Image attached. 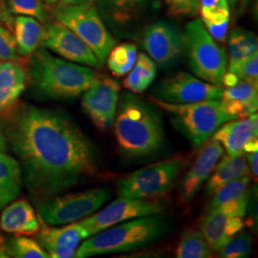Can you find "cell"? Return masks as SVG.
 Listing matches in <instances>:
<instances>
[{"instance_id": "6da1fadb", "label": "cell", "mask_w": 258, "mask_h": 258, "mask_svg": "<svg viewBox=\"0 0 258 258\" xmlns=\"http://www.w3.org/2000/svg\"><path fill=\"white\" fill-rule=\"evenodd\" d=\"M4 135L19 159L23 183L39 201L87 181L98 170L91 141L61 111L21 106L7 119Z\"/></svg>"}, {"instance_id": "7a4b0ae2", "label": "cell", "mask_w": 258, "mask_h": 258, "mask_svg": "<svg viewBox=\"0 0 258 258\" xmlns=\"http://www.w3.org/2000/svg\"><path fill=\"white\" fill-rule=\"evenodd\" d=\"M113 125L118 147L125 156H149L164 146L165 130L160 115L132 92L121 95Z\"/></svg>"}, {"instance_id": "3957f363", "label": "cell", "mask_w": 258, "mask_h": 258, "mask_svg": "<svg viewBox=\"0 0 258 258\" xmlns=\"http://www.w3.org/2000/svg\"><path fill=\"white\" fill-rule=\"evenodd\" d=\"M27 73L37 94L50 100L77 98L99 75L90 67L52 55L44 47H39L29 55Z\"/></svg>"}, {"instance_id": "277c9868", "label": "cell", "mask_w": 258, "mask_h": 258, "mask_svg": "<svg viewBox=\"0 0 258 258\" xmlns=\"http://www.w3.org/2000/svg\"><path fill=\"white\" fill-rule=\"evenodd\" d=\"M169 228V222L162 213L122 222L86 238L77 249L75 257L141 249L164 237Z\"/></svg>"}, {"instance_id": "5b68a950", "label": "cell", "mask_w": 258, "mask_h": 258, "mask_svg": "<svg viewBox=\"0 0 258 258\" xmlns=\"http://www.w3.org/2000/svg\"><path fill=\"white\" fill-rule=\"evenodd\" d=\"M150 101L171 116V121L176 129L194 147L203 145L222 124L234 120L221 101L170 103L156 98H151Z\"/></svg>"}, {"instance_id": "8992f818", "label": "cell", "mask_w": 258, "mask_h": 258, "mask_svg": "<svg viewBox=\"0 0 258 258\" xmlns=\"http://www.w3.org/2000/svg\"><path fill=\"white\" fill-rule=\"evenodd\" d=\"M51 12L56 21L73 31L89 46L100 64L105 63L112 48L116 45V39L105 26L94 3H56Z\"/></svg>"}, {"instance_id": "52a82bcc", "label": "cell", "mask_w": 258, "mask_h": 258, "mask_svg": "<svg viewBox=\"0 0 258 258\" xmlns=\"http://www.w3.org/2000/svg\"><path fill=\"white\" fill-rule=\"evenodd\" d=\"M184 54L194 74L207 83L223 85L227 72L226 51L209 34L201 19H194L185 26Z\"/></svg>"}, {"instance_id": "ba28073f", "label": "cell", "mask_w": 258, "mask_h": 258, "mask_svg": "<svg viewBox=\"0 0 258 258\" xmlns=\"http://www.w3.org/2000/svg\"><path fill=\"white\" fill-rule=\"evenodd\" d=\"M185 158L176 156L143 167L117 181L120 197L153 199L166 194L184 169Z\"/></svg>"}, {"instance_id": "9c48e42d", "label": "cell", "mask_w": 258, "mask_h": 258, "mask_svg": "<svg viewBox=\"0 0 258 258\" xmlns=\"http://www.w3.org/2000/svg\"><path fill=\"white\" fill-rule=\"evenodd\" d=\"M110 198V190L107 187H95L75 194H56L40 201L38 215L41 221L48 225H67L92 215Z\"/></svg>"}, {"instance_id": "30bf717a", "label": "cell", "mask_w": 258, "mask_h": 258, "mask_svg": "<svg viewBox=\"0 0 258 258\" xmlns=\"http://www.w3.org/2000/svg\"><path fill=\"white\" fill-rule=\"evenodd\" d=\"M165 205L153 199H136L120 197L101 211L80 220L89 235L96 234L112 226L135 218L161 214L165 212Z\"/></svg>"}, {"instance_id": "8fae6325", "label": "cell", "mask_w": 258, "mask_h": 258, "mask_svg": "<svg viewBox=\"0 0 258 258\" xmlns=\"http://www.w3.org/2000/svg\"><path fill=\"white\" fill-rule=\"evenodd\" d=\"M119 83L101 75H98L92 84L83 92V112L99 130L107 131L113 126L119 103Z\"/></svg>"}, {"instance_id": "7c38bea8", "label": "cell", "mask_w": 258, "mask_h": 258, "mask_svg": "<svg viewBox=\"0 0 258 258\" xmlns=\"http://www.w3.org/2000/svg\"><path fill=\"white\" fill-rule=\"evenodd\" d=\"M222 86L207 83L186 72H179L157 86L154 98L170 103L221 101Z\"/></svg>"}, {"instance_id": "4fadbf2b", "label": "cell", "mask_w": 258, "mask_h": 258, "mask_svg": "<svg viewBox=\"0 0 258 258\" xmlns=\"http://www.w3.org/2000/svg\"><path fill=\"white\" fill-rule=\"evenodd\" d=\"M143 45L152 60L161 68L175 65L184 54V36L174 24L159 20L149 25L143 37Z\"/></svg>"}, {"instance_id": "5bb4252c", "label": "cell", "mask_w": 258, "mask_h": 258, "mask_svg": "<svg viewBox=\"0 0 258 258\" xmlns=\"http://www.w3.org/2000/svg\"><path fill=\"white\" fill-rule=\"evenodd\" d=\"M41 46L60 55L66 60L93 68H100L96 55L89 46L62 23L46 22Z\"/></svg>"}, {"instance_id": "9a60e30c", "label": "cell", "mask_w": 258, "mask_h": 258, "mask_svg": "<svg viewBox=\"0 0 258 258\" xmlns=\"http://www.w3.org/2000/svg\"><path fill=\"white\" fill-rule=\"evenodd\" d=\"M223 154L224 148L216 140L212 138L204 143L192 166L179 184L178 192L181 203L187 205L192 202Z\"/></svg>"}, {"instance_id": "2e32d148", "label": "cell", "mask_w": 258, "mask_h": 258, "mask_svg": "<svg viewBox=\"0 0 258 258\" xmlns=\"http://www.w3.org/2000/svg\"><path fill=\"white\" fill-rule=\"evenodd\" d=\"M37 233V242L50 257H75L83 240L88 238L89 232L80 221L55 228L43 225Z\"/></svg>"}, {"instance_id": "e0dca14e", "label": "cell", "mask_w": 258, "mask_h": 258, "mask_svg": "<svg viewBox=\"0 0 258 258\" xmlns=\"http://www.w3.org/2000/svg\"><path fill=\"white\" fill-rule=\"evenodd\" d=\"M243 228L244 221L242 217L231 215L221 207L207 212L201 220V232L213 251H218Z\"/></svg>"}, {"instance_id": "ac0fdd59", "label": "cell", "mask_w": 258, "mask_h": 258, "mask_svg": "<svg viewBox=\"0 0 258 258\" xmlns=\"http://www.w3.org/2000/svg\"><path fill=\"white\" fill-rule=\"evenodd\" d=\"M258 117L253 113L246 118L234 119L222 124L212 139L226 149L229 155L244 154V148L250 140L257 138Z\"/></svg>"}, {"instance_id": "d6986e66", "label": "cell", "mask_w": 258, "mask_h": 258, "mask_svg": "<svg viewBox=\"0 0 258 258\" xmlns=\"http://www.w3.org/2000/svg\"><path fill=\"white\" fill-rule=\"evenodd\" d=\"M155 0H98V11L111 27H128L148 10L153 8Z\"/></svg>"}, {"instance_id": "ffe728a7", "label": "cell", "mask_w": 258, "mask_h": 258, "mask_svg": "<svg viewBox=\"0 0 258 258\" xmlns=\"http://www.w3.org/2000/svg\"><path fill=\"white\" fill-rule=\"evenodd\" d=\"M221 102L234 119L246 118L256 113L257 81H240L235 85L227 87L222 95Z\"/></svg>"}, {"instance_id": "44dd1931", "label": "cell", "mask_w": 258, "mask_h": 258, "mask_svg": "<svg viewBox=\"0 0 258 258\" xmlns=\"http://www.w3.org/2000/svg\"><path fill=\"white\" fill-rule=\"evenodd\" d=\"M28 82L27 69L19 61L0 62V113L14 107Z\"/></svg>"}, {"instance_id": "7402d4cb", "label": "cell", "mask_w": 258, "mask_h": 258, "mask_svg": "<svg viewBox=\"0 0 258 258\" xmlns=\"http://www.w3.org/2000/svg\"><path fill=\"white\" fill-rule=\"evenodd\" d=\"M0 228L9 233L32 235L39 230V221L31 204L26 199L21 198L12 201L2 212Z\"/></svg>"}, {"instance_id": "603a6c76", "label": "cell", "mask_w": 258, "mask_h": 258, "mask_svg": "<svg viewBox=\"0 0 258 258\" xmlns=\"http://www.w3.org/2000/svg\"><path fill=\"white\" fill-rule=\"evenodd\" d=\"M212 174L208 178L205 186V195L211 196L223 184L249 174L247 158L244 154L227 155L220 158Z\"/></svg>"}, {"instance_id": "cb8c5ba5", "label": "cell", "mask_w": 258, "mask_h": 258, "mask_svg": "<svg viewBox=\"0 0 258 258\" xmlns=\"http://www.w3.org/2000/svg\"><path fill=\"white\" fill-rule=\"evenodd\" d=\"M13 31L20 56H29L41 46L44 26L37 19L26 16H17L14 19Z\"/></svg>"}, {"instance_id": "d4e9b609", "label": "cell", "mask_w": 258, "mask_h": 258, "mask_svg": "<svg viewBox=\"0 0 258 258\" xmlns=\"http://www.w3.org/2000/svg\"><path fill=\"white\" fill-rule=\"evenodd\" d=\"M22 184L19 161L0 152V208L18 198Z\"/></svg>"}, {"instance_id": "484cf974", "label": "cell", "mask_w": 258, "mask_h": 258, "mask_svg": "<svg viewBox=\"0 0 258 258\" xmlns=\"http://www.w3.org/2000/svg\"><path fill=\"white\" fill-rule=\"evenodd\" d=\"M128 76L123 82V86L132 93L144 92L153 83L156 77V63L149 55L141 53Z\"/></svg>"}, {"instance_id": "4316f807", "label": "cell", "mask_w": 258, "mask_h": 258, "mask_svg": "<svg viewBox=\"0 0 258 258\" xmlns=\"http://www.w3.org/2000/svg\"><path fill=\"white\" fill-rule=\"evenodd\" d=\"M178 258L212 257V250L209 247L203 234L197 230L184 231L178 243L175 251Z\"/></svg>"}, {"instance_id": "83f0119b", "label": "cell", "mask_w": 258, "mask_h": 258, "mask_svg": "<svg viewBox=\"0 0 258 258\" xmlns=\"http://www.w3.org/2000/svg\"><path fill=\"white\" fill-rule=\"evenodd\" d=\"M249 183L250 178L248 175L234 179L223 184L212 194L213 197L207 206L206 212L213 210L222 204L248 198Z\"/></svg>"}, {"instance_id": "f1b7e54d", "label": "cell", "mask_w": 258, "mask_h": 258, "mask_svg": "<svg viewBox=\"0 0 258 258\" xmlns=\"http://www.w3.org/2000/svg\"><path fill=\"white\" fill-rule=\"evenodd\" d=\"M257 38L252 33L241 29H235L231 32L229 37L230 62L257 55Z\"/></svg>"}, {"instance_id": "f546056e", "label": "cell", "mask_w": 258, "mask_h": 258, "mask_svg": "<svg viewBox=\"0 0 258 258\" xmlns=\"http://www.w3.org/2000/svg\"><path fill=\"white\" fill-rule=\"evenodd\" d=\"M137 46L134 43L124 42L114 46L107 56V64L115 77L127 74L137 59Z\"/></svg>"}, {"instance_id": "4dcf8cb0", "label": "cell", "mask_w": 258, "mask_h": 258, "mask_svg": "<svg viewBox=\"0 0 258 258\" xmlns=\"http://www.w3.org/2000/svg\"><path fill=\"white\" fill-rule=\"evenodd\" d=\"M5 249L9 257L48 258L46 250L36 240L24 235L16 234L15 236L4 237Z\"/></svg>"}, {"instance_id": "1f68e13d", "label": "cell", "mask_w": 258, "mask_h": 258, "mask_svg": "<svg viewBox=\"0 0 258 258\" xmlns=\"http://www.w3.org/2000/svg\"><path fill=\"white\" fill-rule=\"evenodd\" d=\"M10 13L17 16H26L46 23L49 11L42 0H5Z\"/></svg>"}, {"instance_id": "d6a6232c", "label": "cell", "mask_w": 258, "mask_h": 258, "mask_svg": "<svg viewBox=\"0 0 258 258\" xmlns=\"http://www.w3.org/2000/svg\"><path fill=\"white\" fill-rule=\"evenodd\" d=\"M199 8L203 24L230 22L231 7L227 0H200Z\"/></svg>"}, {"instance_id": "836d02e7", "label": "cell", "mask_w": 258, "mask_h": 258, "mask_svg": "<svg viewBox=\"0 0 258 258\" xmlns=\"http://www.w3.org/2000/svg\"><path fill=\"white\" fill-rule=\"evenodd\" d=\"M252 249V238L248 232H241L232 236L218 250L221 257L246 258Z\"/></svg>"}, {"instance_id": "e575fe53", "label": "cell", "mask_w": 258, "mask_h": 258, "mask_svg": "<svg viewBox=\"0 0 258 258\" xmlns=\"http://www.w3.org/2000/svg\"><path fill=\"white\" fill-rule=\"evenodd\" d=\"M228 71L236 75L240 81H258V55L230 62Z\"/></svg>"}, {"instance_id": "d590c367", "label": "cell", "mask_w": 258, "mask_h": 258, "mask_svg": "<svg viewBox=\"0 0 258 258\" xmlns=\"http://www.w3.org/2000/svg\"><path fill=\"white\" fill-rule=\"evenodd\" d=\"M20 55L18 53L17 43L12 31L0 24V62L19 61Z\"/></svg>"}, {"instance_id": "8d00e7d4", "label": "cell", "mask_w": 258, "mask_h": 258, "mask_svg": "<svg viewBox=\"0 0 258 258\" xmlns=\"http://www.w3.org/2000/svg\"><path fill=\"white\" fill-rule=\"evenodd\" d=\"M168 13L175 17L192 16L199 9L200 0H165Z\"/></svg>"}, {"instance_id": "74e56055", "label": "cell", "mask_w": 258, "mask_h": 258, "mask_svg": "<svg viewBox=\"0 0 258 258\" xmlns=\"http://www.w3.org/2000/svg\"><path fill=\"white\" fill-rule=\"evenodd\" d=\"M0 24L8 28L10 31H13L14 18L4 0H0Z\"/></svg>"}, {"instance_id": "f35d334b", "label": "cell", "mask_w": 258, "mask_h": 258, "mask_svg": "<svg viewBox=\"0 0 258 258\" xmlns=\"http://www.w3.org/2000/svg\"><path fill=\"white\" fill-rule=\"evenodd\" d=\"M247 162L249 166V172L253 178H257L258 174V153L257 151L247 153Z\"/></svg>"}, {"instance_id": "ab89813d", "label": "cell", "mask_w": 258, "mask_h": 258, "mask_svg": "<svg viewBox=\"0 0 258 258\" xmlns=\"http://www.w3.org/2000/svg\"><path fill=\"white\" fill-rule=\"evenodd\" d=\"M239 78L236 75L231 73V72H226L224 77H223V85H225L226 87H231L235 85L236 83H239Z\"/></svg>"}, {"instance_id": "60d3db41", "label": "cell", "mask_w": 258, "mask_h": 258, "mask_svg": "<svg viewBox=\"0 0 258 258\" xmlns=\"http://www.w3.org/2000/svg\"><path fill=\"white\" fill-rule=\"evenodd\" d=\"M7 148V142L4 135V132L0 128V152H5Z\"/></svg>"}, {"instance_id": "b9f144b4", "label": "cell", "mask_w": 258, "mask_h": 258, "mask_svg": "<svg viewBox=\"0 0 258 258\" xmlns=\"http://www.w3.org/2000/svg\"><path fill=\"white\" fill-rule=\"evenodd\" d=\"M9 257L7 254V251L5 249V243H4V237L0 236V258Z\"/></svg>"}, {"instance_id": "7bdbcfd3", "label": "cell", "mask_w": 258, "mask_h": 258, "mask_svg": "<svg viewBox=\"0 0 258 258\" xmlns=\"http://www.w3.org/2000/svg\"><path fill=\"white\" fill-rule=\"evenodd\" d=\"M98 0H60L57 3H62V4H78V3H85V2H97Z\"/></svg>"}, {"instance_id": "ee69618b", "label": "cell", "mask_w": 258, "mask_h": 258, "mask_svg": "<svg viewBox=\"0 0 258 258\" xmlns=\"http://www.w3.org/2000/svg\"><path fill=\"white\" fill-rule=\"evenodd\" d=\"M227 1H228V3H229L230 7L234 9V8L237 6V3H238L239 0H227Z\"/></svg>"}, {"instance_id": "f6af8a7d", "label": "cell", "mask_w": 258, "mask_h": 258, "mask_svg": "<svg viewBox=\"0 0 258 258\" xmlns=\"http://www.w3.org/2000/svg\"><path fill=\"white\" fill-rule=\"evenodd\" d=\"M47 5H55L57 2H59L60 0H42Z\"/></svg>"}, {"instance_id": "bcb514c9", "label": "cell", "mask_w": 258, "mask_h": 258, "mask_svg": "<svg viewBox=\"0 0 258 258\" xmlns=\"http://www.w3.org/2000/svg\"><path fill=\"white\" fill-rule=\"evenodd\" d=\"M249 2V0H241V9H245Z\"/></svg>"}, {"instance_id": "7dc6e473", "label": "cell", "mask_w": 258, "mask_h": 258, "mask_svg": "<svg viewBox=\"0 0 258 258\" xmlns=\"http://www.w3.org/2000/svg\"><path fill=\"white\" fill-rule=\"evenodd\" d=\"M0 210H1V208H0Z\"/></svg>"}]
</instances>
